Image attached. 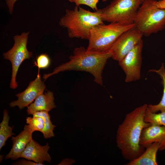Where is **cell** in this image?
I'll use <instances>...</instances> for the list:
<instances>
[{
  "instance_id": "17",
  "label": "cell",
  "mask_w": 165,
  "mask_h": 165,
  "mask_svg": "<svg viewBox=\"0 0 165 165\" xmlns=\"http://www.w3.org/2000/svg\"><path fill=\"white\" fill-rule=\"evenodd\" d=\"M9 119L8 112L5 109L3 119L0 124V150L5 146L8 139L14 134L12 132L13 127L9 125Z\"/></svg>"
},
{
  "instance_id": "5",
  "label": "cell",
  "mask_w": 165,
  "mask_h": 165,
  "mask_svg": "<svg viewBox=\"0 0 165 165\" xmlns=\"http://www.w3.org/2000/svg\"><path fill=\"white\" fill-rule=\"evenodd\" d=\"M134 26V24H124L117 23L97 25L91 30L86 49L88 51L98 52L108 51L122 34Z\"/></svg>"
},
{
  "instance_id": "11",
  "label": "cell",
  "mask_w": 165,
  "mask_h": 165,
  "mask_svg": "<svg viewBox=\"0 0 165 165\" xmlns=\"http://www.w3.org/2000/svg\"><path fill=\"white\" fill-rule=\"evenodd\" d=\"M155 142L160 144L159 150L165 149V126L150 124L143 130L140 144L142 147L145 148Z\"/></svg>"
},
{
  "instance_id": "24",
  "label": "cell",
  "mask_w": 165,
  "mask_h": 165,
  "mask_svg": "<svg viewBox=\"0 0 165 165\" xmlns=\"http://www.w3.org/2000/svg\"><path fill=\"white\" fill-rule=\"evenodd\" d=\"M17 0H5L6 5L9 9V11L10 14L13 12L14 5Z\"/></svg>"
},
{
  "instance_id": "8",
  "label": "cell",
  "mask_w": 165,
  "mask_h": 165,
  "mask_svg": "<svg viewBox=\"0 0 165 165\" xmlns=\"http://www.w3.org/2000/svg\"><path fill=\"white\" fill-rule=\"evenodd\" d=\"M143 47V42L141 40L118 61L119 66L125 74V81L126 82L137 81L141 78Z\"/></svg>"
},
{
  "instance_id": "25",
  "label": "cell",
  "mask_w": 165,
  "mask_h": 165,
  "mask_svg": "<svg viewBox=\"0 0 165 165\" xmlns=\"http://www.w3.org/2000/svg\"><path fill=\"white\" fill-rule=\"evenodd\" d=\"M156 5L159 8L165 9V0H161L157 1Z\"/></svg>"
},
{
  "instance_id": "3",
  "label": "cell",
  "mask_w": 165,
  "mask_h": 165,
  "mask_svg": "<svg viewBox=\"0 0 165 165\" xmlns=\"http://www.w3.org/2000/svg\"><path fill=\"white\" fill-rule=\"evenodd\" d=\"M59 24L66 28L69 38L88 40L92 28L104 23L98 9L92 12L75 6L73 10L66 9Z\"/></svg>"
},
{
  "instance_id": "23",
  "label": "cell",
  "mask_w": 165,
  "mask_h": 165,
  "mask_svg": "<svg viewBox=\"0 0 165 165\" xmlns=\"http://www.w3.org/2000/svg\"><path fill=\"white\" fill-rule=\"evenodd\" d=\"M14 164L18 165H42V164L36 163L33 161H31L29 160H21L15 163Z\"/></svg>"
},
{
  "instance_id": "1",
  "label": "cell",
  "mask_w": 165,
  "mask_h": 165,
  "mask_svg": "<svg viewBox=\"0 0 165 165\" xmlns=\"http://www.w3.org/2000/svg\"><path fill=\"white\" fill-rule=\"evenodd\" d=\"M147 107L148 105L143 104L127 114L117 131V146L123 158L129 161L138 157L145 150L140 142L143 130L150 124L144 120Z\"/></svg>"
},
{
  "instance_id": "13",
  "label": "cell",
  "mask_w": 165,
  "mask_h": 165,
  "mask_svg": "<svg viewBox=\"0 0 165 165\" xmlns=\"http://www.w3.org/2000/svg\"><path fill=\"white\" fill-rule=\"evenodd\" d=\"M34 131L28 124L25 125L23 130L16 137H12V148L5 157V159L16 160L20 158L21 155L27 145L32 139Z\"/></svg>"
},
{
  "instance_id": "22",
  "label": "cell",
  "mask_w": 165,
  "mask_h": 165,
  "mask_svg": "<svg viewBox=\"0 0 165 165\" xmlns=\"http://www.w3.org/2000/svg\"><path fill=\"white\" fill-rule=\"evenodd\" d=\"M69 2L75 4L76 6H79L81 5H84L88 6L93 9L94 11L98 10L97 4L99 0H68ZM107 0H102L105 2Z\"/></svg>"
},
{
  "instance_id": "18",
  "label": "cell",
  "mask_w": 165,
  "mask_h": 165,
  "mask_svg": "<svg viewBox=\"0 0 165 165\" xmlns=\"http://www.w3.org/2000/svg\"><path fill=\"white\" fill-rule=\"evenodd\" d=\"M32 115L33 116L41 117L44 119L45 127L42 133L45 138L48 139L54 136L53 130L56 126L52 124L48 112L46 111L38 112L34 113Z\"/></svg>"
},
{
  "instance_id": "4",
  "label": "cell",
  "mask_w": 165,
  "mask_h": 165,
  "mask_svg": "<svg viewBox=\"0 0 165 165\" xmlns=\"http://www.w3.org/2000/svg\"><path fill=\"white\" fill-rule=\"evenodd\" d=\"M157 1L145 0L139 7L134 23L143 35L149 36L165 27V9L159 8Z\"/></svg>"
},
{
  "instance_id": "15",
  "label": "cell",
  "mask_w": 165,
  "mask_h": 165,
  "mask_svg": "<svg viewBox=\"0 0 165 165\" xmlns=\"http://www.w3.org/2000/svg\"><path fill=\"white\" fill-rule=\"evenodd\" d=\"M160 147L158 142L152 143L147 147L144 152L138 157L129 161L127 165H157L156 155Z\"/></svg>"
},
{
  "instance_id": "12",
  "label": "cell",
  "mask_w": 165,
  "mask_h": 165,
  "mask_svg": "<svg viewBox=\"0 0 165 165\" xmlns=\"http://www.w3.org/2000/svg\"><path fill=\"white\" fill-rule=\"evenodd\" d=\"M50 148L48 143L42 146L32 139L26 145L20 158L43 165L44 161L51 162V158L48 153Z\"/></svg>"
},
{
  "instance_id": "6",
  "label": "cell",
  "mask_w": 165,
  "mask_h": 165,
  "mask_svg": "<svg viewBox=\"0 0 165 165\" xmlns=\"http://www.w3.org/2000/svg\"><path fill=\"white\" fill-rule=\"evenodd\" d=\"M141 0H113L105 7L98 9L103 21L124 24H133Z\"/></svg>"
},
{
  "instance_id": "9",
  "label": "cell",
  "mask_w": 165,
  "mask_h": 165,
  "mask_svg": "<svg viewBox=\"0 0 165 165\" xmlns=\"http://www.w3.org/2000/svg\"><path fill=\"white\" fill-rule=\"evenodd\" d=\"M143 34L135 26L122 34L115 41L109 51L112 58L119 61L142 40Z\"/></svg>"
},
{
  "instance_id": "14",
  "label": "cell",
  "mask_w": 165,
  "mask_h": 165,
  "mask_svg": "<svg viewBox=\"0 0 165 165\" xmlns=\"http://www.w3.org/2000/svg\"><path fill=\"white\" fill-rule=\"evenodd\" d=\"M53 92L50 91L39 95L34 101L27 107V112L28 115H32L39 111L49 112L56 108L54 102Z\"/></svg>"
},
{
  "instance_id": "2",
  "label": "cell",
  "mask_w": 165,
  "mask_h": 165,
  "mask_svg": "<svg viewBox=\"0 0 165 165\" xmlns=\"http://www.w3.org/2000/svg\"><path fill=\"white\" fill-rule=\"evenodd\" d=\"M111 57L109 51L98 52L88 51L83 46L77 47L69 57L68 61L55 68L52 73L44 75L42 78L45 80L50 76L66 71H85L92 74L94 81L102 86L103 70L108 60Z\"/></svg>"
},
{
  "instance_id": "21",
  "label": "cell",
  "mask_w": 165,
  "mask_h": 165,
  "mask_svg": "<svg viewBox=\"0 0 165 165\" xmlns=\"http://www.w3.org/2000/svg\"><path fill=\"white\" fill-rule=\"evenodd\" d=\"M50 63L51 60L46 54H42L38 56L34 63L39 69L47 68L50 66Z\"/></svg>"
},
{
  "instance_id": "16",
  "label": "cell",
  "mask_w": 165,
  "mask_h": 165,
  "mask_svg": "<svg viewBox=\"0 0 165 165\" xmlns=\"http://www.w3.org/2000/svg\"><path fill=\"white\" fill-rule=\"evenodd\" d=\"M149 72H155L158 74L161 79V83L163 87V94L161 101L156 105H148V108L152 113H156L165 110V68L163 63L158 69H152Z\"/></svg>"
},
{
  "instance_id": "10",
  "label": "cell",
  "mask_w": 165,
  "mask_h": 165,
  "mask_svg": "<svg viewBox=\"0 0 165 165\" xmlns=\"http://www.w3.org/2000/svg\"><path fill=\"white\" fill-rule=\"evenodd\" d=\"M45 88L46 85L38 73L36 79L30 82L24 91L16 94L17 100L11 102L9 105L11 107L17 106L20 109L27 107L39 95L43 93Z\"/></svg>"
},
{
  "instance_id": "20",
  "label": "cell",
  "mask_w": 165,
  "mask_h": 165,
  "mask_svg": "<svg viewBox=\"0 0 165 165\" xmlns=\"http://www.w3.org/2000/svg\"><path fill=\"white\" fill-rule=\"evenodd\" d=\"M26 122L34 132L38 131L42 132L45 127L44 120L40 116H33L32 117H27Z\"/></svg>"
},
{
  "instance_id": "7",
  "label": "cell",
  "mask_w": 165,
  "mask_h": 165,
  "mask_svg": "<svg viewBox=\"0 0 165 165\" xmlns=\"http://www.w3.org/2000/svg\"><path fill=\"white\" fill-rule=\"evenodd\" d=\"M29 32H24L20 35H15L13 38L14 43L13 47L7 52L3 54L4 58L9 60L12 65V74L10 86L16 89L17 86L16 78L20 66L25 60L32 57V53L27 48Z\"/></svg>"
},
{
  "instance_id": "19",
  "label": "cell",
  "mask_w": 165,
  "mask_h": 165,
  "mask_svg": "<svg viewBox=\"0 0 165 165\" xmlns=\"http://www.w3.org/2000/svg\"><path fill=\"white\" fill-rule=\"evenodd\" d=\"M144 120L150 124L165 126V110L159 113H153L149 110L147 107L145 113Z\"/></svg>"
},
{
  "instance_id": "26",
  "label": "cell",
  "mask_w": 165,
  "mask_h": 165,
  "mask_svg": "<svg viewBox=\"0 0 165 165\" xmlns=\"http://www.w3.org/2000/svg\"><path fill=\"white\" fill-rule=\"evenodd\" d=\"M142 2H143L145 0H141Z\"/></svg>"
}]
</instances>
